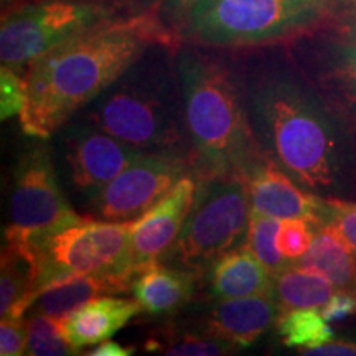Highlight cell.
<instances>
[{
  "label": "cell",
  "mask_w": 356,
  "mask_h": 356,
  "mask_svg": "<svg viewBox=\"0 0 356 356\" xmlns=\"http://www.w3.org/2000/svg\"><path fill=\"white\" fill-rule=\"evenodd\" d=\"M178 38L163 25L159 6H152L53 48L22 71L26 88L19 115L22 131L40 140L51 139L150 48H175Z\"/></svg>",
  "instance_id": "7a4b0ae2"
},
{
  "label": "cell",
  "mask_w": 356,
  "mask_h": 356,
  "mask_svg": "<svg viewBox=\"0 0 356 356\" xmlns=\"http://www.w3.org/2000/svg\"><path fill=\"white\" fill-rule=\"evenodd\" d=\"M132 13L131 0H19L2 13L0 60L22 73L61 43Z\"/></svg>",
  "instance_id": "8992f818"
},
{
  "label": "cell",
  "mask_w": 356,
  "mask_h": 356,
  "mask_svg": "<svg viewBox=\"0 0 356 356\" xmlns=\"http://www.w3.org/2000/svg\"><path fill=\"white\" fill-rule=\"evenodd\" d=\"M177 3H180V6H184V3H188V2H191V0H175Z\"/></svg>",
  "instance_id": "e575fe53"
},
{
  "label": "cell",
  "mask_w": 356,
  "mask_h": 356,
  "mask_svg": "<svg viewBox=\"0 0 356 356\" xmlns=\"http://www.w3.org/2000/svg\"><path fill=\"white\" fill-rule=\"evenodd\" d=\"M335 287L328 279L300 266H289L274 277V299L279 315L297 309L320 310L330 300Z\"/></svg>",
  "instance_id": "7402d4cb"
},
{
  "label": "cell",
  "mask_w": 356,
  "mask_h": 356,
  "mask_svg": "<svg viewBox=\"0 0 356 356\" xmlns=\"http://www.w3.org/2000/svg\"><path fill=\"white\" fill-rule=\"evenodd\" d=\"M252 132L267 160L327 198L355 193V122L299 73L273 61L243 70Z\"/></svg>",
  "instance_id": "6da1fadb"
},
{
  "label": "cell",
  "mask_w": 356,
  "mask_h": 356,
  "mask_svg": "<svg viewBox=\"0 0 356 356\" xmlns=\"http://www.w3.org/2000/svg\"><path fill=\"white\" fill-rule=\"evenodd\" d=\"M280 228L279 218L262 215V213L251 208V220H249V231L246 244L254 252L270 275H275L292 266V262L284 257L277 246V233Z\"/></svg>",
  "instance_id": "cb8c5ba5"
},
{
  "label": "cell",
  "mask_w": 356,
  "mask_h": 356,
  "mask_svg": "<svg viewBox=\"0 0 356 356\" xmlns=\"http://www.w3.org/2000/svg\"><path fill=\"white\" fill-rule=\"evenodd\" d=\"M149 351H162L172 356H221L233 353L236 345L210 335L207 332L200 333H170L165 341H150L147 345Z\"/></svg>",
  "instance_id": "484cf974"
},
{
  "label": "cell",
  "mask_w": 356,
  "mask_h": 356,
  "mask_svg": "<svg viewBox=\"0 0 356 356\" xmlns=\"http://www.w3.org/2000/svg\"><path fill=\"white\" fill-rule=\"evenodd\" d=\"M277 332L287 348L307 350L328 343L335 337L330 323L323 318L322 312L315 309H297L277 317Z\"/></svg>",
  "instance_id": "603a6c76"
},
{
  "label": "cell",
  "mask_w": 356,
  "mask_h": 356,
  "mask_svg": "<svg viewBox=\"0 0 356 356\" xmlns=\"http://www.w3.org/2000/svg\"><path fill=\"white\" fill-rule=\"evenodd\" d=\"M198 190L167 264L202 274L248 241L251 197L244 175H197Z\"/></svg>",
  "instance_id": "52a82bcc"
},
{
  "label": "cell",
  "mask_w": 356,
  "mask_h": 356,
  "mask_svg": "<svg viewBox=\"0 0 356 356\" xmlns=\"http://www.w3.org/2000/svg\"><path fill=\"white\" fill-rule=\"evenodd\" d=\"M325 15L327 0H191L177 33L202 47H259L304 33Z\"/></svg>",
  "instance_id": "5b68a950"
},
{
  "label": "cell",
  "mask_w": 356,
  "mask_h": 356,
  "mask_svg": "<svg viewBox=\"0 0 356 356\" xmlns=\"http://www.w3.org/2000/svg\"><path fill=\"white\" fill-rule=\"evenodd\" d=\"M208 270L210 291L218 300L274 296V277L248 244L218 257Z\"/></svg>",
  "instance_id": "ac0fdd59"
},
{
  "label": "cell",
  "mask_w": 356,
  "mask_h": 356,
  "mask_svg": "<svg viewBox=\"0 0 356 356\" xmlns=\"http://www.w3.org/2000/svg\"><path fill=\"white\" fill-rule=\"evenodd\" d=\"M248 185L252 210L279 220L302 218L315 228L327 225L328 198L302 188L270 160L248 177Z\"/></svg>",
  "instance_id": "4fadbf2b"
},
{
  "label": "cell",
  "mask_w": 356,
  "mask_h": 356,
  "mask_svg": "<svg viewBox=\"0 0 356 356\" xmlns=\"http://www.w3.org/2000/svg\"><path fill=\"white\" fill-rule=\"evenodd\" d=\"M6 2L8 3V6H10V3H12V0H3V3H6Z\"/></svg>",
  "instance_id": "d590c367"
},
{
  "label": "cell",
  "mask_w": 356,
  "mask_h": 356,
  "mask_svg": "<svg viewBox=\"0 0 356 356\" xmlns=\"http://www.w3.org/2000/svg\"><path fill=\"white\" fill-rule=\"evenodd\" d=\"M198 190L197 173H188L140 218L132 221L131 259L134 269L163 261L175 246Z\"/></svg>",
  "instance_id": "7c38bea8"
},
{
  "label": "cell",
  "mask_w": 356,
  "mask_h": 356,
  "mask_svg": "<svg viewBox=\"0 0 356 356\" xmlns=\"http://www.w3.org/2000/svg\"><path fill=\"white\" fill-rule=\"evenodd\" d=\"M200 274L167 262H152L140 267L132 279L131 291L142 312L165 315L181 309L193 299Z\"/></svg>",
  "instance_id": "e0dca14e"
},
{
  "label": "cell",
  "mask_w": 356,
  "mask_h": 356,
  "mask_svg": "<svg viewBox=\"0 0 356 356\" xmlns=\"http://www.w3.org/2000/svg\"><path fill=\"white\" fill-rule=\"evenodd\" d=\"M131 286L132 279L118 277V275H65L40 289L29 312H38L58 322H63L70 314H73L86 302L96 297L115 296L131 291Z\"/></svg>",
  "instance_id": "2e32d148"
},
{
  "label": "cell",
  "mask_w": 356,
  "mask_h": 356,
  "mask_svg": "<svg viewBox=\"0 0 356 356\" xmlns=\"http://www.w3.org/2000/svg\"><path fill=\"white\" fill-rule=\"evenodd\" d=\"M26 88L20 71L2 65L0 70V115L2 121L20 115L25 108Z\"/></svg>",
  "instance_id": "83f0119b"
},
{
  "label": "cell",
  "mask_w": 356,
  "mask_h": 356,
  "mask_svg": "<svg viewBox=\"0 0 356 356\" xmlns=\"http://www.w3.org/2000/svg\"><path fill=\"white\" fill-rule=\"evenodd\" d=\"M38 259L30 244L7 241L0 259V315L25 317L37 293Z\"/></svg>",
  "instance_id": "d6986e66"
},
{
  "label": "cell",
  "mask_w": 356,
  "mask_h": 356,
  "mask_svg": "<svg viewBox=\"0 0 356 356\" xmlns=\"http://www.w3.org/2000/svg\"><path fill=\"white\" fill-rule=\"evenodd\" d=\"M355 193H356V180H355Z\"/></svg>",
  "instance_id": "8d00e7d4"
},
{
  "label": "cell",
  "mask_w": 356,
  "mask_h": 356,
  "mask_svg": "<svg viewBox=\"0 0 356 356\" xmlns=\"http://www.w3.org/2000/svg\"><path fill=\"white\" fill-rule=\"evenodd\" d=\"M323 318L327 320L328 323L340 322L350 315L356 314V289L353 291L350 289H338L337 292H333L330 300L325 304L322 309Z\"/></svg>",
  "instance_id": "4dcf8cb0"
},
{
  "label": "cell",
  "mask_w": 356,
  "mask_h": 356,
  "mask_svg": "<svg viewBox=\"0 0 356 356\" xmlns=\"http://www.w3.org/2000/svg\"><path fill=\"white\" fill-rule=\"evenodd\" d=\"M302 355H312V356H356V341H328L304 351Z\"/></svg>",
  "instance_id": "1f68e13d"
},
{
  "label": "cell",
  "mask_w": 356,
  "mask_h": 356,
  "mask_svg": "<svg viewBox=\"0 0 356 356\" xmlns=\"http://www.w3.org/2000/svg\"><path fill=\"white\" fill-rule=\"evenodd\" d=\"M132 353H134L132 346L126 348V346L115 343V341H111V340L101 341V343H97L95 350L88 351L89 356H129Z\"/></svg>",
  "instance_id": "d6a6232c"
},
{
  "label": "cell",
  "mask_w": 356,
  "mask_h": 356,
  "mask_svg": "<svg viewBox=\"0 0 356 356\" xmlns=\"http://www.w3.org/2000/svg\"><path fill=\"white\" fill-rule=\"evenodd\" d=\"M132 221L114 222L84 216L33 246L38 259L37 292L51 280L71 274L118 275L134 279ZM37 296V293H35Z\"/></svg>",
  "instance_id": "ba28073f"
},
{
  "label": "cell",
  "mask_w": 356,
  "mask_h": 356,
  "mask_svg": "<svg viewBox=\"0 0 356 356\" xmlns=\"http://www.w3.org/2000/svg\"><path fill=\"white\" fill-rule=\"evenodd\" d=\"M327 225L338 231L356 257V203L343 198H328Z\"/></svg>",
  "instance_id": "f1b7e54d"
},
{
  "label": "cell",
  "mask_w": 356,
  "mask_h": 356,
  "mask_svg": "<svg viewBox=\"0 0 356 356\" xmlns=\"http://www.w3.org/2000/svg\"><path fill=\"white\" fill-rule=\"evenodd\" d=\"M139 312L142 307L136 299L96 297L70 314L61 322V330L74 350H83L109 340Z\"/></svg>",
  "instance_id": "9a60e30c"
},
{
  "label": "cell",
  "mask_w": 356,
  "mask_h": 356,
  "mask_svg": "<svg viewBox=\"0 0 356 356\" xmlns=\"http://www.w3.org/2000/svg\"><path fill=\"white\" fill-rule=\"evenodd\" d=\"M274 296L220 299L204 317L203 330L236 346L256 343L277 322Z\"/></svg>",
  "instance_id": "5bb4252c"
},
{
  "label": "cell",
  "mask_w": 356,
  "mask_h": 356,
  "mask_svg": "<svg viewBox=\"0 0 356 356\" xmlns=\"http://www.w3.org/2000/svg\"><path fill=\"white\" fill-rule=\"evenodd\" d=\"M293 264L323 275L335 289H350L356 284V257L332 225L315 228L309 251Z\"/></svg>",
  "instance_id": "ffe728a7"
},
{
  "label": "cell",
  "mask_w": 356,
  "mask_h": 356,
  "mask_svg": "<svg viewBox=\"0 0 356 356\" xmlns=\"http://www.w3.org/2000/svg\"><path fill=\"white\" fill-rule=\"evenodd\" d=\"M355 2H356V0H355Z\"/></svg>",
  "instance_id": "f35d334b"
},
{
  "label": "cell",
  "mask_w": 356,
  "mask_h": 356,
  "mask_svg": "<svg viewBox=\"0 0 356 356\" xmlns=\"http://www.w3.org/2000/svg\"><path fill=\"white\" fill-rule=\"evenodd\" d=\"M26 325H29V341H26L25 355L66 356L79 353L66 340L61 330V322L58 320L38 314V312H30L26 317Z\"/></svg>",
  "instance_id": "d4e9b609"
},
{
  "label": "cell",
  "mask_w": 356,
  "mask_h": 356,
  "mask_svg": "<svg viewBox=\"0 0 356 356\" xmlns=\"http://www.w3.org/2000/svg\"><path fill=\"white\" fill-rule=\"evenodd\" d=\"M355 289H356V284H355Z\"/></svg>",
  "instance_id": "74e56055"
},
{
  "label": "cell",
  "mask_w": 356,
  "mask_h": 356,
  "mask_svg": "<svg viewBox=\"0 0 356 356\" xmlns=\"http://www.w3.org/2000/svg\"><path fill=\"white\" fill-rule=\"evenodd\" d=\"M318 83L323 95L356 124V43L343 38L325 44Z\"/></svg>",
  "instance_id": "44dd1931"
},
{
  "label": "cell",
  "mask_w": 356,
  "mask_h": 356,
  "mask_svg": "<svg viewBox=\"0 0 356 356\" xmlns=\"http://www.w3.org/2000/svg\"><path fill=\"white\" fill-rule=\"evenodd\" d=\"M8 216L7 241L25 243L32 248L47 236L84 218L71 207L61 190L48 147L33 145L20 157L13 175Z\"/></svg>",
  "instance_id": "9c48e42d"
},
{
  "label": "cell",
  "mask_w": 356,
  "mask_h": 356,
  "mask_svg": "<svg viewBox=\"0 0 356 356\" xmlns=\"http://www.w3.org/2000/svg\"><path fill=\"white\" fill-rule=\"evenodd\" d=\"M343 35L346 40H350V42L356 43V17L355 19H351L348 24L343 26Z\"/></svg>",
  "instance_id": "836d02e7"
},
{
  "label": "cell",
  "mask_w": 356,
  "mask_h": 356,
  "mask_svg": "<svg viewBox=\"0 0 356 356\" xmlns=\"http://www.w3.org/2000/svg\"><path fill=\"white\" fill-rule=\"evenodd\" d=\"M197 175L249 177L266 162L249 121L243 73L197 48L177 53Z\"/></svg>",
  "instance_id": "3957f363"
},
{
  "label": "cell",
  "mask_w": 356,
  "mask_h": 356,
  "mask_svg": "<svg viewBox=\"0 0 356 356\" xmlns=\"http://www.w3.org/2000/svg\"><path fill=\"white\" fill-rule=\"evenodd\" d=\"M29 341V325L25 317H2L0 322V355H25Z\"/></svg>",
  "instance_id": "f546056e"
},
{
  "label": "cell",
  "mask_w": 356,
  "mask_h": 356,
  "mask_svg": "<svg viewBox=\"0 0 356 356\" xmlns=\"http://www.w3.org/2000/svg\"><path fill=\"white\" fill-rule=\"evenodd\" d=\"M56 134L66 184L83 207L126 170L134 160L145 154L144 150L76 119L66 122Z\"/></svg>",
  "instance_id": "30bf717a"
},
{
  "label": "cell",
  "mask_w": 356,
  "mask_h": 356,
  "mask_svg": "<svg viewBox=\"0 0 356 356\" xmlns=\"http://www.w3.org/2000/svg\"><path fill=\"white\" fill-rule=\"evenodd\" d=\"M188 173H197L190 160L163 154H142L84 204L88 216L114 222L136 221Z\"/></svg>",
  "instance_id": "8fae6325"
},
{
  "label": "cell",
  "mask_w": 356,
  "mask_h": 356,
  "mask_svg": "<svg viewBox=\"0 0 356 356\" xmlns=\"http://www.w3.org/2000/svg\"><path fill=\"white\" fill-rule=\"evenodd\" d=\"M152 48L73 119L144 152L186 159L197 168L175 50L152 58Z\"/></svg>",
  "instance_id": "277c9868"
},
{
  "label": "cell",
  "mask_w": 356,
  "mask_h": 356,
  "mask_svg": "<svg viewBox=\"0 0 356 356\" xmlns=\"http://www.w3.org/2000/svg\"><path fill=\"white\" fill-rule=\"evenodd\" d=\"M315 234V225L302 218H287L280 220V228L277 233V246L284 257L296 262L309 251L312 239Z\"/></svg>",
  "instance_id": "4316f807"
}]
</instances>
